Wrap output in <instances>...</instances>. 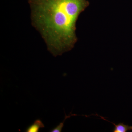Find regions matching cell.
Instances as JSON below:
<instances>
[{"mask_svg":"<svg viewBox=\"0 0 132 132\" xmlns=\"http://www.w3.org/2000/svg\"><path fill=\"white\" fill-rule=\"evenodd\" d=\"M32 24L54 57L74 47L76 22L89 5L87 0H28Z\"/></svg>","mask_w":132,"mask_h":132,"instance_id":"obj_1","label":"cell"},{"mask_svg":"<svg viewBox=\"0 0 132 132\" xmlns=\"http://www.w3.org/2000/svg\"><path fill=\"white\" fill-rule=\"evenodd\" d=\"M97 116H99L101 118L104 120L108 121L112 124H113L114 126V128L112 132H127L128 131L132 130V126H129L128 125H126L123 123H120L118 124H116L115 123H112V122L109 121L105 119L104 117L98 115V114H96Z\"/></svg>","mask_w":132,"mask_h":132,"instance_id":"obj_2","label":"cell"},{"mask_svg":"<svg viewBox=\"0 0 132 132\" xmlns=\"http://www.w3.org/2000/svg\"><path fill=\"white\" fill-rule=\"evenodd\" d=\"M45 127L44 124L39 119L35 121L34 123L26 129L27 132H38L40 129Z\"/></svg>","mask_w":132,"mask_h":132,"instance_id":"obj_3","label":"cell"},{"mask_svg":"<svg viewBox=\"0 0 132 132\" xmlns=\"http://www.w3.org/2000/svg\"><path fill=\"white\" fill-rule=\"evenodd\" d=\"M77 115L76 114H71V115L65 116V119L64 121H62L61 123H60L57 127H56L54 128L51 130L50 132H61L62 130V128L64 127V123L65 122V121L67 119V118H70L72 116Z\"/></svg>","mask_w":132,"mask_h":132,"instance_id":"obj_4","label":"cell"}]
</instances>
